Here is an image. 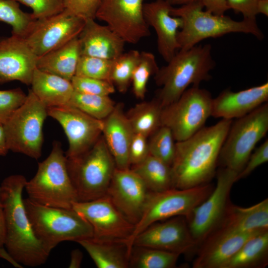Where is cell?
<instances>
[{
    "label": "cell",
    "mask_w": 268,
    "mask_h": 268,
    "mask_svg": "<svg viewBox=\"0 0 268 268\" xmlns=\"http://www.w3.org/2000/svg\"><path fill=\"white\" fill-rule=\"evenodd\" d=\"M37 59L23 37L0 38V84L16 80L31 85Z\"/></svg>",
    "instance_id": "cell-19"
},
{
    "label": "cell",
    "mask_w": 268,
    "mask_h": 268,
    "mask_svg": "<svg viewBox=\"0 0 268 268\" xmlns=\"http://www.w3.org/2000/svg\"><path fill=\"white\" fill-rule=\"evenodd\" d=\"M258 0H227L229 9L241 13L243 19H256Z\"/></svg>",
    "instance_id": "cell-45"
},
{
    "label": "cell",
    "mask_w": 268,
    "mask_h": 268,
    "mask_svg": "<svg viewBox=\"0 0 268 268\" xmlns=\"http://www.w3.org/2000/svg\"><path fill=\"white\" fill-rule=\"evenodd\" d=\"M8 151L3 127L0 124V156H5Z\"/></svg>",
    "instance_id": "cell-49"
},
{
    "label": "cell",
    "mask_w": 268,
    "mask_h": 268,
    "mask_svg": "<svg viewBox=\"0 0 268 268\" xmlns=\"http://www.w3.org/2000/svg\"><path fill=\"white\" fill-rule=\"evenodd\" d=\"M26 181L22 175L6 177L0 185V198L5 220L6 250L19 264L34 267L45 264L50 253L35 236L28 218L22 197Z\"/></svg>",
    "instance_id": "cell-2"
},
{
    "label": "cell",
    "mask_w": 268,
    "mask_h": 268,
    "mask_svg": "<svg viewBox=\"0 0 268 268\" xmlns=\"http://www.w3.org/2000/svg\"><path fill=\"white\" fill-rule=\"evenodd\" d=\"M72 208L90 225L94 238L126 242L134 230L107 196L87 201H77Z\"/></svg>",
    "instance_id": "cell-15"
},
{
    "label": "cell",
    "mask_w": 268,
    "mask_h": 268,
    "mask_svg": "<svg viewBox=\"0 0 268 268\" xmlns=\"http://www.w3.org/2000/svg\"><path fill=\"white\" fill-rule=\"evenodd\" d=\"M81 56L78 36L46 54L38 57L36 68L71 81Z\"/></svg>",
    "instance_id": "cell-27"
},
{
    "label": "cell",
    "mask_w": 268,
    "mask_h": 268,
    "mask_svg": "<svg viewBox=\"0 0 268 268\" xmlns=\"http://www.w3.org/2000/svg\"><path fill=\"white\" fill-rule=\"evenodd\" d=\"M151 192L174 188L171 167L150 154L142 162L131 166Z\"/></svg>",
    "instance_id": "cell-30"
},
{
    "label": "cell",
    "mask_w": 268,
    "mask_h": 268,
    "mask_svg": "<svg viewBox=\"0 0 268 268\" xmlns=\"http://www.w3.org/2000/svg\"><path fill=\"white\" fill-rule=\"evenodd\" d=\"M31 90L47 108L68 105L74 92L71 81L36 68Z\"/></svg>",
    "instance_id": "cell-26"
},
{
    "label": "cell",
    "mask_w": 268,
    "mask_h": 268,
    "mask_svg": "<svg viewBox=\"0 0 268 268\" xmlns=\"http://www.w3.org/2000/svg\"><path fill=\"white\" fill-rule=\"evenodd\" d=\"M268 264V230L248 239L224 268H263Z\"/></svg>",
    "instance_id": "cell-29"
},
{
    "label": "cell",
    "mask_w": 268,
    "mask_h": 268,
    "mask_svg": "<svg viewBox=\"0 0 268 268\" xmlns=\"http://www.w3.org/2000/svg\"><path fill=\"white\" fill-rule=\"evenodd\" d=\"M162 108L156 98L132 107L126 115L134 133L147 137L151 135L162 125Z\"/></svg>",
    "instance_id": "cell-31"
},
{
    "label": "cell",
    "mask_w": 268,
    "mask_h": 268,
    "mask_svg": "<svg viewBox=\"0 0 268 268\" xmlns=\"http://www.w3.org/2000/svg\"><path fill=\"white\" fill-rule=\"evenodd\" d=\"M24 189L29 199L44 205L72 208L73 204L78 201L66 155L59 142H53L49 155L38 163L35 176L27 180Z\"/></svg>",
    "instance_id": "cell-5"
},
{
    "label": "cell",
    "mask_w": 268,
    "mask_h": 268,
    "mask_svg": "<svg viewBox=\"0 0 268 268\" xmlns=\"http://www.w3.org/2000/svg\"><path fill=\"white\" fill-rule=\"evenodd\" d=\"M48 116L58 121L68 139L67 159L89 149L100 137L103 120L96 119L71 105L47 108Z\"/></svg>",
    "instance_id": "cell-16"
},
{
    "label": "cell",
    "mask_w": 268,
    "mask_h": 268,
    "mask_svg": "<svg viewBox=\"0 0 268 268\" xmlns=\"http://www.w3.org/2000/svg\"><path fill=\"white\" fill-rule=\"evenodd\" d=\"M133 245L179 255L197 249L184 216H177L152 224L136 236Z\"/></svg>",
    "instance_id": "cell-17"
},
{
    "label": "cell",
    "mask_w": 268,
    "mask_h": 268,
    "mask_svg": "<svg viewBox=\"0 0 268 268\" xmlns=\"http://www.w3.org/2000/svg\"><path fill=\"white\" fill-rule=\"evenodd\" d=\"M67 165L78 201L106 195L116 166L103 136L81 155L67 158Z\"/></svg>",
    "instance_id": "cell-7"
},
{
    "label": "cell",
    "mask_w": 268,
    "mask_h": 268,
    "mask_svg": "<svg viewBox=\"0 0 268 268\" xmlns=\"http://www.w3.org/2000/svg\"><path fill=\"white\" fill-rule=\"evenodd\" d=\"M268 131L266 102L231 124L219 155L218 163L239 173L257 143Z\"/></svg>",
    "instance_id": "cell-10"
},
{
    "label": "cell",
    "mask_w": 268,
    "mask_h": 268,
    "mask_svg": "<svg viewBox=\"0 0 268 268\" xmlns=\"http://www.w3.org/2000/svg\"><path fill=\"white\" fill-rule=\"evenodd\" d=\"M165 1L168 2L172 6L173 5H183L190 3H192L195 1H199V0H164Z\"/></svg>",
    "instance_id": "cell-51"
},
{
    "label": "cell",
    "mask_w": 268,
    "mask_h": 268,
    "mask_svg": "<svg viewBox=\"0 0 268 268\" xmlns=\"http://www.w3.org/2000/svg\"><path fill=\"white\" fill-rule=\"evenodd\" d=\"M238 173L222 167L217 172L215 186L210 195L185 217L197 249L216 228L221 220L228 204L234 184Z\"/></svg>",
    "instance_id": "cell-12"
},
{
    "label": "cell",
    "mask_w": 268,
    "mask_h": 268,
    "mask_svg": "<svg viewBox=\"0 0 268 268\" xmlns=\"http://www.w3.org/2000/svg\"><path fill=\"white\" fill-rule=\"evenodd\" d=\"M159 68L155 57L152 53L140 52L131 81L133 92L136 98H144L148 80L151 75L156 73Z\"/></svg>",
    "instance_id": "cell-36"
},
{
    "label": "cell",
    "mask_w": 268,
    "mask_h": 268,
    "mask_svg": "<svg viewBox=\"0 0 268 268\" xmlns=\"http://www.w3.org/2000/svg\"><path fill=\"white\" fill-rule=\"evenodd\" d=\"M112 61L81 55L75 75L110 81Z\"/></svg>",
    "instance_id": "cell-38"
},
{
    "label": "cell",
    "mask_w": 268,
    "mask_h": 268,
    "mask_svg": "<svg viewBox=\"0 0 268 268\" xmlns=\"http://www.w3.org/2000/svg\"><path fill=\"white\" fill-rule=\"evenodd\" d=\"M210 44L197 45L179 50L155 74L156 84L161 87L156 98L164 107L176 101L189 86H199L210 80V72L215 66Z\"/></svg>",
    "instance_id": "cell-3"
},
{
    "label": "cell",
    "mask_w": 268,
    "mask_h": 268,
    "mask_svg": "<svg viewBox=\"0 0 268 268\" xmlns=\"http://www.w3.org/2000/svg\"><path fill=\"white\" fill-rule=\"evenodd\" d=\"M85 22L65 9L56 14L36 19L23 38L38 58L78 37Z\"/></svg>",
    "instance_id": "cell-13"
},
{
    "label": "cell",
    "mask_w": 268,
    "mask_h": 268,
    "mask_svg": "<svg viewBox=\"0 0 268 268\" xmlns=\"http://www.w3.org/2000/svg\"><path fill=\"white\" fill-rule=\"evenodd\" d=\"M172 7L164 0L144 3L143 6L145 20L156 34L157 50L167 63L180 50L177 35L182 25L180 17L171 15Z\"/></svg>",
    "instance_id": "cell-21"
},
{
    "label": "cell",
    "mask_w": 268,
    "mask_h": 268,
    "mask_svg": "<svg viewBox=\"0 0 268 268\" xmlns=\"http://www.w3.org/2000/svg\"><path fill=\"white\" fill-rule=\"evenodd\" d=\"M123 103L115 105L110 115L103 120V136L114 160L116 168H131L129 148L134 134L124 111Z\"/></svg>",
    "instance_id": "cell-23"
},
{
    "label": "cell",
    "mask_w": 268,
    "mask_h": 268,
    "mask_svg": "<svg viewBox=\"0 0 268 268\" xmlns=\"http://www.w3.org/2000/svg\"><path fill=\"white\" fill-rule=\"evenodd\" d=\"M149 136V154L171 166L175 157L176 142L171 130L161 125Z\"/></svg>",
    "instance_id": "cell-37"
},
{
    "label": "cell",
    "mask_w": 268,
    "mask_h": 268,
    "mask_svg": "<svg viewBox=\"0 0 268 268\" xmlns=\"http://www.w3.org/2000/svg\"><path fill=\"white\" fill-rule=\"evenodd\" d=\"M212 100L208 90L193 86L162 108V125L171 130L176 141L186 139L204 127L211 116Z\"/></svg>",
    "instance_id": "cell-11"
},
{
    "label": "cell",
    "mask_w": 268,
    "mask_h": 268,
    "mask_svg": "<svg viewBox=\"0 0 268 268\" xmlns=\"http://www.w3.org/2000/svg\"><path fill=\"white\" fill-rule=\"evenodd\" d=\"M88 253L98 268H128L131 250L124 241L93 237L77 242Z\"/></svg>",
    "instance_id": "cell-28"
},
{
    "label": "cell",
    "mask_w": 268,
    "mask_h": 268,
    "mask_svg": "<svg viewBox=\"0 0 268 268\" xmlns=\"http://www.w3.org/2000/svg\"><path fill=\"white\" fill-rule=\"evenodd\" d=\"M268 101V82L238 92L226 89L213 98L211 116L227 120L238 119Z\"/></svg>",
    "instance_id": "cell-22"
},
{
    "label": "cell",
    "mask_w": 268,
    "mask_h": 268,
    "mask_svg": "<svg viewBox=\"0 0 268 268\" xmlns=\"http://www.w3.org/2000/svg\"><path fill=\"white\" fill-rule=\"evenodd\" d=\"M268 161V139H267L255 152L251 154L246 164L238 174L239 180L247 177L257 167Z\"/></svg>",
    "instance_id": "cell-44"
},
{
    "label": "cell",
    "mask_w": 268,
    "mask_h": 268,
    "mask_svg": "<svg viewBox=\"0 0 268 268\" xmlns=\"http://www.w3.org/2000/svg\"><path fill=\"white\" fill-rule=\"evenodd\" d=\"M232 120L203 127L186 139L176 141L171 165L174 188L185 189L210 183Z\"/></svg>",
    "instance_id": "cell-1"
},
{
    "label": "cell",
    "mask_w": 268,
    "mask_h": 268,
    "mask_svg": "<svg viewBox=\"0 0 268 268\" xmlns=\"http://www.w3.org/2000/svg\"><path fill=\"white\" fill-rule=\"evenodd\" d=\"M145 0H101L95 18L125 42L135 44L150 35L143 14Z\"/></svg>",
    "instance_id": "cell-14"
},
{
    "label": "cell",
    "mask_w": 268,
    "mask_h": 268,
    "mask_svg": "<svg viewBox=\"0 0 268 268\" xmlns=\"http://www.w3.org/2000/svg\"><path fill=\"white\" fill-rule=\"evenodd\" d=\"M83 259L82 252L78 249L73 250L71 253L70 268H78L81 266Z\"/></svg>",
    "instance_id": "cell-48"
},
{
    "label": "cell",
    "mask_w": 268,
    "mask_h": 268,
    "mask_svg": "<svg viewBox=\"0 0 268 268\" xmlns=\"http://www.w3.org/2000/svg\"><path fill=\"white\" fill-rule=\"evenodd\" d=\"M68 105L96 119L103 120L113 111L116 104L109 96L92 95L74 91Z\"/></svg>",
    "instance_id": "cell-33"
},
{
    "label": "cell",
    "mask_w": 268,
    "mask_h": 268,
    "mask_svg": "<svg viewBox=\"0 0 268 268\" xmlns=\"http://www.w3.org/2000/svg\"><path fill=\"white\" fill-rule=\"evenodd\" d=\"M6 240V225L2 204L0 198V250L4 248Z\"/></svg>",
    "instance_id": "cell-47"
},
{
    "label": "cell",
    "mask_w": 268,
    "mask_h": 268,
    "mask_svg": "<svg viewBox=\"0 0 268 268\" xmlns=\"http://www.w3.org/2000/svg\"><path fill=\"white\" fill-rule=\"evenodd\" d=\"M149 193L132 169L116 168L106 196L121 213L135 225L140 219Z\"/></svg>",
    "instance_id": "cell-18"
},
{
    "label": "cell",
    "mask_w": 268,
    "mask_h": 268,
    "mask_svg": "<svg viewBox=\"0 0 268 268\" xmlns=\"http://www.w3.org/2000/svg\"><path fill=\"white\" fill-rule=\"evenodd\" d=\"M205 10L214 14L222 15L229 9L227 0H199Z\"/></svg>",
    "instance_id": "cell-46"
},
{
    "label": "cell",
    "mask_w": 268,
    "mask_h": 268,
    "mask_svg": "<svg viewBox=\"0 0 268 268\" xmlns=\"http://www.w3.org/2000/svg\"><path fill=\"white\" fill-rule=\"evenodd\" d=\"M147 138L143 135L134 133L129 148L131 167L140 163L149 155Z\"/></svg>",
    "instance_id": "cell-43"
},
{
    "label": "cell",
    "mask_w": 268,
    "mask_h": 268,
    "mask_svg": "<svg viewBox=\"0 0 268 268\" xmlns=\"http://www.w3.org/2000/svg\"><path fill=\"white\" fill-rule=\"evenodd\" d=\"M203 8L199 1L172 7L171 15L180 17L182 21L177 35L180 50L189 49L205 39L231 33L250 34L259 40L264 38L256 19L236 21L228 16L215 15Z\"/></svg>",
    "instance_id": "cell-4"
},
{
    "label": "cell",
    "mask_w": 268,
    "mask_h": 268,
    "mask_svg": "<svg viewBox=\"0 0 268 268\" xmlns=\"http://www.w3.org/2000/svg\"><path fill=\"white\" fill-rule=\"evenodd\" d=\"M101 0H63L65 9L86 20L95 19Z\"/></svg>",
    "instance_id": "cell-42"
},
{
    "label": "cell",
    "mask_w": 268,
    "mask_h": 268,
    "mask_svg": "<svg viewBox=\"0 0 268 268\" xmlns=\"http://www.w3.org/2000/svg\"><path fill=\"white\" fill-rule=\"evenodd\" d=\"M81 55L114 60L124 52L125 42L108 26L85 20L78 36Z\"/></svg>",
    "instance_id": "cell-24"
},
{
    "label": "cell",
    "mask_w": 268,
    "mask_h": 268,
    "mask_svg": "<svg viewBox=\"0 0 268 268\" xmlns=\"http://www.w3.org/2000/svg\"><path fill=\"white\" fill-rule=\"evenodd\" d=\"M180 255L157 249L133 245L129 268H173L176 267Z\"/></svg>",
    "instance_id": "cell-32"
},
{
    "label": "cell",
    "mask_w": 268,
    "mask_h": 268,
    "mask_svg": "<svg viewBox=\"0 0 268 268\" xmlns=\"http://www.w3.org/2000/svg\"><path fill=\"white\" fill-rule=\"evenodd\" d=\"M31 8L36 19L58 13L65 9L63 0H12Z\"/></svg>",
    "instance_id": "cell-41"
},
{
    "label": "cell",
    "mask_w": 268,
    "mask_h": 268,
    "mask_svg": "<svg viewBox=\"0 0 268 268\" xmlns=\"http://www.w3.org/2000/svg\"><path fill=\"white\" fill-rule=\"evenodd\" d=\"M71 82L75 91L79 93L109 96L115 92V87L108 80L74 75Z\"/></svg>",
    "instance_id": "cell-39"
},
{
    "label": "cell",
    "mask_w": 268,
    "mask_h": 268,
    "mask_svg": "<svg viewBox=\"0 0 268 268\" xmlns=\"http://www.w3.org/2000/svg\"><path fill=\"white\" fill-rule=\"evenodd\" d=\"M47 116V108L29 89L24 102L3 125L9 150L38 159Z\"/></svg>",
    "instance_id": "cell-8"
},
{
    "label": "cell",
    "mask_w": 268,
    "mask_h": 268,
    "mask_svg": "<svg viewBox=\"0 0 268 268\" xmlns=\"http://www.w3.org/2000/svg\"><path fill=\"white\" fill-rule=\"evenodd\" d=\"M139 55L138 51L132 50L113 60L110 81L120 93L128 90Z\"/></svg>",
    "instance_id": "cell-34"
},
{
    "label": "cell",
    "mask_w": 268,
    "mask_h": 268,
    "mask_svg": "<svg viewBox=\"0 0 268 268\" xmlns=\"http://www.w3.org/2000/svg\"><path fill=\"white\" fill-rule=\"evenodd\" d=\"M216 229L238 232L268 230V199H265L247 207L237 206L229 202Z\"/></svg>",
    "instance_id": "cell-25"
},
{
    "label": "cell",
    "mask_w": 268,
    "mask_h": 268,
    "mask_svg": "<svg viewBox=\"0 0 268 268\" xmlns=\"http://www.w3.org/2000/svg\"><path fill=\"white\" fill-rule=\"evenodd\" d=\"M24 203L35 236L50 253L62 242L93 237L90 225L72 208L44 205L28 198Z\"/></svg>",
    "instance_id": "cell-6"
},
{
    "label": "cell",
    "mask_w": 268,
    "mask_h": 268,
    "mask_svg": "<svg viewBox=\"0 0 268 268\" xmlns=\"http://www.w3.org/2000/svg\"><path fill=\"white\" fill-rule=\"evenodd\" d=\"M213 188L208 183L185 189L150 192L140 219L126 241L130 250L136 236L149 225L177 216L186 217L210 195Z\"/></svg>",
    "instance_id": "cell-9"
},
{
    "label": "cell",
    "mask_w": 268,
    "mask_h": 268,
    "mask_svg": "<svg viewBox=\"0 0 268 268\" xmlns=\"http://www.w3.org/2000/svg\"><path fill=\"white\" fill-rule=\"evenodd\" d=\"M257 11L258 14L268 16V0H258Z\"/></svg>",
    "instance_id": "cell-50"
},
{
    "label": "cell",
    "mask_w": 268,
    "mask_h": 268,
    "mask_svg": "<svg viewBox=\"0 0 268 268\" xmlns=\"http://www.w3.org/2000/svg\"><path fill=\"white\" fill-rule=\"evenodd\" d=\"M27 97L20 88L0 90V124L3 125L24 102Z\"/></svg>",
    "instance_id": "cell-40"
},
{
    "label": "cell",
    "mask_w": 268,
    "mask_h": 268,
    "mask_svg": "<svg viewBox=\"0 0 268 268\" xmlns=\"http://www.w3.org/2000/svg\"><path fill=\"white\" fill-rule=\"evenodd\" d=\"M262 231L238 232L214 230L198 247L193 268H224L248 239Z\"/></svg>",
    "instance_id": "cell-20"
},
{
    "label": "cell",
    "mask_w": 268,
    "mask_h": 268,
    "mask_svg": "<svg viewBox=\"0 0 268 268\" xmlns=\"http://www.w3.org/2000/svg\"><path fill=\"white\" fill-rule=\"evenodd\" d=\"M36 19L32 13L22 11L19 2L0 0V22L11 26V34L23 37Z\"/></svg>",
    "instance_id": "cell-35"
}]
</instances>
